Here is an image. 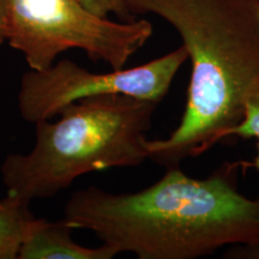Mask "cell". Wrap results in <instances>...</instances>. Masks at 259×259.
I'll return each instance as SVG.
<instances>
[{"mask_svg": "<svg viewBox=\"0 0 259 259\" xmlns=\"http://www.w3.org/2000/svg\"><path fill=\"white\" fill-rule=\"evenodd\" d=\"M250 166L226 162L205 179L180 167L135 193H111L92 186L74 192L64 221L88 229L116 254L139 259H196L225 246L259 242V198L238 190V174Z\"/></svg>", "mask_w": 259, "mask_h": 259, "instance_id": "1", "label": "cell"}, {"mask_svg": "<svg viewBox=\"0 0 259 259\" xmlns=\"http://www.w3.org/2000/svg\"><path fill=\"white\" fill-rule=\"evenodd\" d=\"M134 17L154 14L180 35L192 61L187 102L166 139L147 141L149 160L180 167L225 141L241 121L259 78V0H127Z\"/></svg>", "mask_w": 259, "mask_h": 259, "instance_id": "2", "label": "cell"}, {"mask_svg": "<svg viewBox=\"0 0 259 259\" xmlns=\"http://www.w3.org/2000/svg\"><path fill=\"white\" fill-rule=\"evenodd\" d=\"M158 103L105 94L69 103L57 121L35 124L28 154H11L0 167L6 193L52 198L90 171L137 167L149 160L147 134Z\"/></svg>", "mask_w": 259, "mask_h": 259, "instance_id": "3", "label": "cell"}, {"mask_svg": "<svg viewBox=\"0 0 259 259\" xmlns=\"http://www.w3.org/2000/svg\"><path fill=\"white\" fill-rule=\"evenodd\" d=\"M6 41L29 69L46 70L57 57L79 48L94 61L121 70L153 35L149 21L116 22L97 16L79 0H6Z\"/></svg>", "mask_w": 259, "mask_h": 259, "instance_id": "4", "label": "cell"}, {"mask_svg": "<svg viewBox=\"0 0 259 259\" xmlns=\"http://www.w3.org/2000/svg\"><path fill=\"white\" fill-rule=\"evenodd\" d=\"M187 59V51L181 46L141 66L106 73L90 72L69 59L54 63L46 70H29L19 85V114L25 121L36 124L53 119L69 103L105 94L160 103Z\"/></svg>", "mask_w": 259, "mask_h": 259, "instance_id": "5", "label": "cell"}, {"mask_svg": "<svg viewBox=\"0 0 259 259\" xmlns=\"http://www.w3.org/2000/svg\"><path fill=\"white\" fill-rule=\"evenodd\" d=\"M73 228L64 220L51 222L38 219L19 248L17 259H112L116 253L101 245L90 248L72 240Z\"/></svg>", "mask_w": 259, "mask_h": 259, "instance_id": "6", "label": "cell"}, {"mask_svg": "<svg viewBox=\"0 0 259 259\" xmlns=\"http://www.w3.org/2000/svg\"><path fill=\"white\" fill-rule=\"evenodd\" d=\"M30 203L8 193L0 199V259H17L21 245L37 223Z\"/></svg>", "mask_w": 259, "mask_h": 259, "instance_id": "7", "label": "cell"}, {"mask_svg": "<svg viewBox=\"0 0 259 259\" xmlns=\"http://www.w3.org/2000/svg\"><path fill=\"white\" fill-rule=\"evenodd\" d=\"M232 137L254 138L257 141V156L250 166L254 167L259 173V78L255 80L246 97L241 121L227 132L226 139Z\"/></svg>", "mask_w": 259, "mask_h": 259, "instance_id": "8", "label": "cell"}, {"mask_svg": "<svg viewBox=\"0 0 259 259\" xmlns=\"http://www.w3.org/2000/svg\"><path fill=\"white\" fill-rule=\"evenodd\" d=\"M79 2L87 9L101 17L114 14L122 22L135 21V17L128 9L127 0H79Z\"/></svg>", "mask_w": 259, "mask_h": 259, "instance_id": "9", "label": "cell"}, {"mask_svg": "<svg viewBox=\"0 0 259 259\" xmlns=\"http://www.w3.org/2000/svg\"><path fill=\"white\" fill-rule=\"evenodd\" d=\"M225 258H241V259H259V242L250 245L232 246L227 251Z\"/></svg>", "mask_w": 259, "mask_h": 259, "instance_id": "10", "label": "cell"}, {"mask_svg": "<svg viewBox=\"0 0 259 259\" xmlns=\"http://www.w3.org/2000/svg\"><path fill=\"white\" fill-rule=\"evenodd\" d=\"M6 19H8V3L0 0V46L6 41Z\"/></svg>", "mask_w": 259, "mask_h": 259, "instance_id": "11", "label": "cell"}]
</instances>
